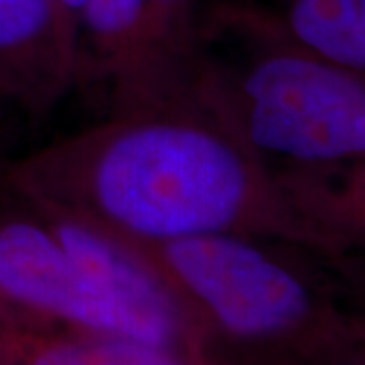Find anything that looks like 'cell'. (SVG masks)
Listing matches in <instances>:
<instances>
[{
  "instance_id": "5b68a950",
  "label": "cell",
  "mask_w": 365,
  "mask_h": 365,
  "mask_svg": "<svg viewBox=\"0 0 365 365\" xmlns=\"http://www.w3.org/2000/svg\"><path fill=\"white\" fill-rule=\"evenodd\" d=\"M59 325L165 347L79 266L39 209L0 181V329Z\"/></svg>"
},
{
  "instance_id": "277c9868",
  "label": "cell",
  "mask_w": 365,
  "mask_h": 365,
  "mask_svg": "<svg viewBox=\"0 0 365 365\" xmlns=\"http://www.w3.org/2000/svg\"><path fill=\"white\" fill-rule=\"evenodd\" d=\"M78 88L108 86V110L185 90L207 53L199 0H86Z\"/></svg>"
},
{
  "instance_id": "7a4b0ae2",
  "label": "cell",
  "mask_w": 365,
  "mask_h": 365,
  "mask_svg": "<svg viewBox=\"0 0 365 365\" xmlns=\"http://www.w3.org/2000/svg\"><path fill=\"white\" fill-rule=\"evenodd\" d=\"M93 232L163 288L193 364H365L364 317L345 304L349 280L311 250L240 234Z\"/></svg>"
},
{
  "instance_id": "8992f818",
  "label": "cell",
  "mask_w": 365,
  "mask_h": 365,
  "mask_svg": "<svg viewBox=\"0 0 365 365\" xmlns=\"http://www.w3.org/2000/svg\"><path fill=\"white\" fill-rule=\"evenodd\" d=\"M79 39L51 0H0V106L43 124L78 88Z\"/></svg>"
},
{
  "instance_id": "9c48e42d",
  "label": "cell",
  "mask_w": 365,
  "mask_h": 365,
  "mask_svg": "<svg viewBox=\"0 0 365 365\" xmlns=\"http://www.w3.org/2000/svg\"><path fill=\"white\" fill-rule=\"evenodd\" d=\"M53 6L57 9V13L61 14V19L66 21L69 29H73L78 33V23H79V13H81V6L86 0H51ZM79 39V33H78Z\"/></svg>"
},
{
  "instance_id": "6da1fadb",
  "label": "cell",
  "mask_w": 365,
  "mask_h": 365,
  "mask_svg": "<svg viewBox=\"0 0 365 365\" xmlns=\"http://www.w3.org/2000/svg\"><path fill=\"white\" fill-rule=\"evenodd\" d=\"M2 182L16 195L90 225L143 240L240 234L311 250L355 282L351 242L321 222L187 90L110 108L108 116L25 157Z\"/></svg>"
},
{
  "instance_id": "30bf717a",
  "label": "cell",
  "mask_w": 365,
  "mask_h": 365,
  "mask_svg": "<svg viewBox=\"0 0 365 365\" xmlns=\"http://www.w3.org/2000/svg\"><path fill=\"white\" fill-rule=\"evenodd\" d=\"M9 163H11V158L6 157V153H4V148L0 144V181H2V175H4V170L9 167Z\"/></svg>"
},
{
  "instance_id": "52a82bcc",
  "label": "cell",
  "mask_w": 365,
  "mask_h": 365,
  "mask_svg": "<svg viewBox=\"0 0 365 365\" xmlns=\"http://www.w3.org/2000/svg\"><path fill=\"white\" fill-rule=\"evenodd\" d=\"M173 349L88 327L0 329V365H185Z\"/></svg>"
},
{
  "instance_id": "ba28073f",
  "label": "cell",
  "mask_w": 365,
  "mask_h": 365,
  "mask_svg": "<svg viewBox=\"0 0 365 365\" xmlns=\"http://www.w3.org/2000/svg\"><path fill=\"white\" fill-rule=\"evenodd\" d=\"M284 37L333 66L365 73V0H282Z\"/></svg>"
},
{
  "instance_id": "3957f363",
  "label": "cell",
  "mask_w": 365,
  "mask_h": 365,
  "mask_svg": "<svg viewBox=\"0 0 365 365\" xmlns=\"http://www.w3.org/2000/svg\"><path fill=\"white\" fill-rule=\"evenodd\" d=\"M203 25L207 39H235L242 57L209 45L191 91L256 157L292 177L365 169V73L299 47L254 0L217 2Z\"/></svg>"
},
{
  "instance_id": "8fae6325",
  "label": "cell",
  "mask_w": 365,
  "mask_h": 365,
  "mask_svg": "<svg viewBox=\"0 0 365 365\" xmlns=\"http://www.w3.org/2000/svg\"><path fill=\"white\" fill-rule=\"evenodd\" d=\"M0 110H2V106H0Z\"/></svg>"
}]
</instances>
